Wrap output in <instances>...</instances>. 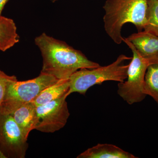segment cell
<instances>
[{"mask_svg": "<svg viewBox=\"0 0 158 158\" xmlns=\"http://www.w3.org/2000/svg\"><path fill=\"white\" fill-rule=\"evenodd\" d=\"M147 0H107L103 8L106 33L116 44H121L123 37L121 30L125 24L131 23L138 32L146 24Z\"/></svg>", "mask_w": 158, "mask_h": 158, "instance_id": "7a4b0ae2", "label": "cell"}, {"mask_svg": "<svg viewBox=\"0 0 158 158\" xmlns=\"http://www.w3.org/2000/svg\"><path fill=\"white\" fill-rule=\"evenodd\" d=\"M34 41L43 58L40 73L50 75L58 80L69 78L80 69H91L100 66L89 60L81 51L45 33L36 37Z\"/></svg>", "mask_w": 158, "mask_h": 158, "instance_id": "6da1fadb", "label": "cell"}, {"mask_svg": "<svg viewBox=\"0 0 158 158\" xmlns=\"http://www.w3.org/2000/svg\"><path fill=\"white\" fill-rule=\"evenodd\" d=\"M19 37L15 23L12 19L0 18V50L6 52L19 42Z\"/></svg>", "mask_w": 158, "mask_h": 158, "instance_id": "7c38bea8", "label": "cell"}, {"mask_svg": "<svg viewBox=\"0 0 158 158\" xmlns=\"http://www.w3.org/2000/svg\"><path fill=\"white\" fill-rule=\"evenodd\" d=\"M16 78H17L15 76L8 75L4 72L0 70V107L5 98L8 83L11 80Z\"/></svg>", "mask_w": 158, "mask_h": 158, "instance_id": "9a60e30c", "label": "cell"}, {"mask_svg": "<svg viewBox=\"0 0 158 158\" xmlns=\"http://www.w3.org/2000/svg\"><path fill=\"white\" fill-rule=\"evenodd\" d=\"M123 41L131 50L133 57L129 64L127 80L118 83L117 93L128 104L132 105L142 101L147 96L144 92V79L149 64L127 38H123Z\"/></svg>", "mask_w": 158, "mask_h": 158, "instance_id": "5b68a950", "label": "cell"}, {"mask_svg": "<svg viewBox=\"0 0 158 158\" xmlns=\"http://www.w3.org/2000/svg\"><path fill=\"white\" fill-rule=\"evenodd\" d=\"M27 140L12 116L0 112V148L6 158L25 157Z\"/></svg>", "mask_w": 158, "mask_h": 158, "instance_id": "8992f818", "label": "cell"}, {"mask_svg": "<svg viewBox=\"0 0 158 158\" xmlns=\"http://www.w3.org/2000/svg\"><path fill=\"white\" fill-rule=\"evenodd\" d=\"M58 81L52 76L41 73L39 76L28 81L11 80L7 85L0 112L9 114L19 106L33 101L43 90Z\"/></svg>", "mask_w": 158, "mask_h": 158, "instance_id": "277c9868", "label": "cell"}, {"mask_svg": "<svg viewBox=\"0 0 158 158\" xmlns=\"http://www.w3.org/2000/svg\"><path fill=\"white\" fill-rule=\"evenodd\" d=\"M0 158H6V156L4 155L2 152L1 150V148H0Z\"/></svg>", "mask_w": 158, "mask_h": 158, "instance_id": "e0dca14e", "label": "cell"}, {"mask_svg": "<svg viewBox=\"0 0 158 158\" xmlns=\"http://www.w3.org/2000/svg\"><path fill=\"white\" fill-rule=\"evenodd\" d=\"M135 156L112 144H98L80 154L77 158H136Z\"/></svg>", "mask_w": 158, "mask_h": 158, "instance_id": "30bf717a", "label": "cell"}, {"mask_svg": "<svg viewBox=\"0 0 158 158\" xmlns=\"http://www.w3.org/2000/svg\"><path fill=\"white\" fill-rule=\"evenodd\" d=\"M51 1H52V2H56V1H57V0H51Z\"/></svg>", "mask_w": 158, "mask_h": 158, "instance_id": "ac0fdd59", "label": "cell"}, {"mask_svg": "<svg viewBox=\"0 0 158 158\" xmlns=\"http://www.w3.org/2000/svg\"><path fill=\"white\" fill-rule=\"evenodd\" d=\"M66 98L64 96L36 107L35 129L52 133L64 127L70 116Z\"/></svg>", "mask_w": 158, "mask_h": 158, "instance_id": "52a82bcc", "label": "cell"}, {"mask_svg": "<svg viewBox=\"0 0 158 158\" xmlns=\"http://www.w3.org/2000/svg\"><path fill=\"white\" fill-rule=\"evenodd\" d=\"M127 38L149 65L158 63V36L144 31L131 34Z\"/></svg>", "mask_w": 158, "mask_h": 158, "instance_id": "ba28073f", "label": "cell"}, {"mask_svg": "<svg viewBox=\"0 0 158 158\" xmlns=\"http://www.w3.org/2000/svg\"><path fill=\"white\" fill-rule=\"evenodd\" d=\"M7 114V113H6ZM12 116L26 138L35 129L36 124V106L32 102L19 106L9 113Z\"/></svg>", "mask_w": 158, "mask_h": 158, "instance_id": "9c48e42d", "label": "cell"}, {"mask_svg": "<svg viewBox=\"0 0 158 158\" xmlns=\"http://www.w3.org/2000/svg\"><path fill=\"white\" fill-rule=\"evenodd\" d=\"M9 0H0V18L2 15V11L4 7Z\"/></svg>", "mask_w": 158, "mask_h": 158, "instance_id": "2e32d148", "label": "cell"}, {"mask_svg": "<svg viewBox=\"0 0 158 158\" xmlns=\"http://www.w3.org/2000/svg\"><path fill=\"white\" fill-rule=\"evenodd\" d=\"M147 5L144 31L158 36V0H147Z\"/></svg>", "mask_w": 158, "mask_h": 158, "instance_id": "5bb4252c", "label": "cell"}, {"mask_svg": "<svg viewBox=\"0 0 158 158\" xmlns=\"http://www.w3.org/2000/svg\"><path fill=\"white\" fill-rule=\"evenodd\" d=\"M144 92L158 105V63L148 65L145 75Z\"/></svg>", "mask_w": 158, "mask_h": 158, "instance_id": "4fadbf2b", "label": "cell"}, {"mask_svg": "<svg viewBox=\"0 0 158 158\" xmlns=\"http://www.w3.org/2000/svg\"><path fill=\"white\" fill-rule=\"evenodd\" d=\"M69 78L59 80L56 83L46 88L32 102L37 107L64 96L67 97L69 88Z\"/></svg>", "mask_w": 158, "mask_h": 158, "instance_id": "8fae6325", "label": "cell"}, {"mask_svg": "<svg viewBox=\"0 0 158 158\" xmlns=\"http://www.w3.org/2000/svg\"><path fill=\"white\" fill-rule=\"evenodd\" d=\"M131 59L132 57L120 55L116 61L107 66L77 71L69 77V88L67 96L75 92L85 95L90 87L106 81L124 82L127 78L129 65H125L124 62Z\"/></svg>", "mask_w": 158, "mask_h": 158, "instance_id": "3957f363", "label": "cell"}]
</instances>
